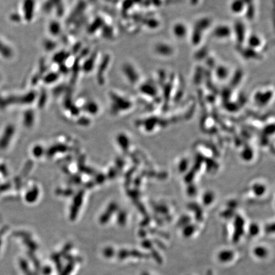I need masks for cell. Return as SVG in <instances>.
<instances>
[{"mask_svg": "<svg viewBox=\"0 0 275 275\" xmlns=\"http://www.w3.org/2000/svg\"><path fill=\"white\" fill-rule=\"evenodd\" d=\"M254 254L256 257L260 259H264L267 257L268 250L263 246H257L254 250Z\"/></svg>", "mask_w": 275, "mask_h": 275, "instance_id": "obj_3", "label": "cell"}, {"mask_svg": "<svg viewBox=\"0 0 275 275\" xmlns=\"http://www.w3.org/2000/svg\"><path fill=\"white\" fill-rule=\"evenodd\" d=\"M143 275H150V274H148V273H144Z\"/></svg>", "mask_w": 275, "mask_h": 275, "instance_id": "obj_6", "label": "cell"}, {"mask_svg": "<svg viewBox=\"0 0 275 275\" xmlns=\"http://www.w3.org/2000/svg\"><path fill=\"white\" fill-rule=\"evenodd\" d=\"M152 255H153V257H154L155 260L156 261H157L158 263L161 264V263L163 262V259H162V258H161L160 255H159V254L157 252H156L155 250H153Z\"/></svg>", "mask_w": 275, "mask_h": 275, "instance_id": "obj_4", "label": "cell"}, {"mask_svg": "<svg viewBox=\"0 0 275 275\" xmlns=\"http://www.w3.org/2000/svg\"><path fill=\"white\" fill-rule=\"evenodd\" d=\"M234 255V252L232 250H224L221 251L218 255V259L222 262H227L233 259Z\"/></svg>", "mask_w": 275, "mask_h": 275, "instance_id": "obj_2", "label": "cell"}, {"mask_svg": "<svg viewBox=\"0 0 275 275\" xmlns=\"http://www.w3.org/2000/svg\"><path fill=\"white\" fill-rule=\"evenodd\" d=\"M173 33L175 37L180 39L184 38L187 33V29L186 24L181 22L175 24L173 26Z\"/></svg>", "mask_w": 275, "mask_h": 275, "instance_id": "obj_1", "label": "cell"}, {"mask_svg": "<svg viewBox=\"0 0 275 275\" xmlns=\"http://www.w3.org/2000/svg\"><path fill=\"white\" fill-rule=\"evenodd\" d=\"M259 231V229L257 228V227L256 225H254L253 227H251V230H250V233L252 235H256L257 234Z\"/></svg>", "mask_w": 275, "mask_h": 275, "instance_id": "obj_5", "label": "cell"}]
</instances>
